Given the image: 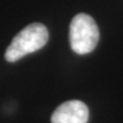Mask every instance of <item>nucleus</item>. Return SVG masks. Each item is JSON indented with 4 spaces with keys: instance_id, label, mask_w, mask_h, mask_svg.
Wrapping results in <instances>:
<instances>
[{
    "instance_id": "3",
    "label": "nucleus",
    "mask_w": 123,
    "mask_h": 123,
    "mask_svg": "<svg viewBox=\"0 0 123 123\" xmlns=\"http://www.w3.org/2000/svg\"><path fill=\"white\" fill-rule=\"evenodd\" d=\"M89 110L79 100L66 101L58 106L51 116V123H87Z\"/></svg>"
},
{
    "instance_id": "2",
    "label": "nucleus",
    "mask_w": 123,
    "mask_h": 123,
    "mask_svg": "<svg viewBox=\"0 0 123 123\" xmlns=\"http://www.w3.org/2000/svg\"><path fill=\"white\" fill-rule=\"evenodd\" d=\"M99 40V30L96 22L87 14H78L70 25L71 47L79 55L91 53Z\"/></svg>"
},
{
    "instance_id": "1",
    "label": "nucleus",
    "mask_w": 123,
    "mask_h": 123,
    "mask_svg": "<svg viewBox=\"0 0 123 123\" xmlns=\"http://www.w3.org/2000/svg\"><path fill=\"white\" fill-rule=\"evenodd\" d=\"M48 30L41 23H32L14 37L5 53L7 62L14 63L44 47L48 42Z\"/></svg>"
}]
</instances>
